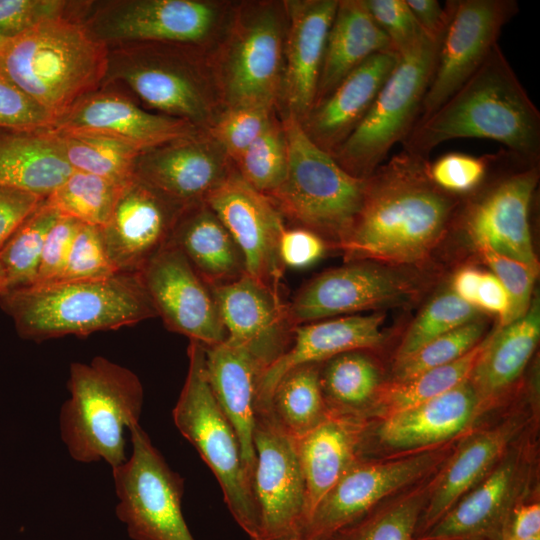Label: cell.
Wrapping results in <instances>:
<instances>
[{
	"mask_svg": "<svg viewBox=\"0 0 540 540\" xmlns=\"http://www.w3.org/2000/svg\"><path fill=\"white\" fill-rule=\"evenodd\" d=\"M428 159L402 150L366 180L361 211L339 246L347 262H424L451 226L460 198L438 188Z\"/></svg>",
	"mask_w": 540,
	"mask_h": 540,
	"instance_id": "6da1fadb",
	"label": "cell"
},
{
	"mask_svg": "<svg viewBox=\"0 0 540 540\" xmlns=\"http://www.w3.org/2000/svg\"><path fill=\"white\" fill-rule=\"evenodd\" d=\"M460 138L499 142L515 158L539 164L540 112L498 44L460 89L416 122L403 150L428 159L439 144Z\"/></svg>",
	"mask_w": 540,
	"mask_h": 540,
	"instance_id": "7a4b0ae2",
	"label": "cell"
},
{
	"mask_svg": "<svg viewBox=\"0 0 540 540\" xmlns=\"http://www.w3.org/2000/svg\"><path fill=\"white\" fill-rule=\"evenodd\" d=\"M0 307L24 339L87 336L157 317L139 273L59 280L6 291Z\"/></svg>",
	"mask_w": 540,
	"mask_h": 540,
	"instance_id": "3957f363",
	"label": "cell"
},
{
	"mask_svg": "<svg viewBox=\"0 0 540 540\" xmlns=\"http://www.w3.org/2000/svg\"><path fill=\"white\" fill-rule=\"evenodd\" d=\"M107 67L108 46L72 18L46 21L0 50V71L55 120L104 85Z\"/></svg>",
	"mask_w": 540,
	"mask_h": 540,
	"instance_id": "277c9868",
	"label": "cell"
},
{
	"mask_svg": "<svg viewBox=\"0 0 540 540\" xmlns=\"http://www.w3.org/2000/svg\"><path fill=\"white\" fill-rule=\"evenodd\" d=\"M70 397L59 413L60 436L80 463L104 461L111 469L124 463L125 431L139 424L143 387L130 369L97 356L70 365Z\"/></svg>",
	"mask_w": 540,
	"mask_h": 540,
	"instance_id": "5b68a950",
	"label": "cell"
},
{
	"mask_svg": "<svg viewBox=\"0 0 540 540\" xmlns=\"http://www.w3.org/2000/svg\"><path fill=\"white\" fill-rule=\"evenodd\" d=\"M105 83L122 87L147 110L201 129H208L218 115L219 93L200 48L169 43L108 46Z\"/></svg>",
	"mask_w": 540,
	"mask_h": 540,
	"instance_id": "8992f818",
	"label": "cell"
},
{
	"mask_svg": "<svg viewBox=\"0 0 540 540\" xmlns=\"http://www.w3.org/2000/svg\"><path fill=\"white\" fill-rule=\"evenodd\" d=\"M282 127L287 171L281 185L268 196L284 217L338 249L361 211L367 180L345 171L310 139L293 114L287 113Z\"/></svg>",
	"mask_w": 540,
	"mask_h": 540,
	"instance_id": "52a82bcc",
	"label": "cell"
},
{
	"mask_svg": "<svg viewBox=\"0 0 540 540\" xmlns=\"http://www.w3.org/2000/svg\"><path fill=\"white\" fill-rule=\"evenodd\" d=\"M187 355L186 379L172 411L174 424L215 475L236 523L251 540H261L252 483L235 430L209 384L205 347L190 341Z\"/></svg>",
	"mask_w": 540,
	"mask_h": 540,
	"instance_id": "ba28073f",
	"label": "cell"
},
{
	"mask_svg": "<svg viewBox=\"0 0 540 540\" xmlns=\"http://www.w3.org/2000/svg\"><path fill=\"white\" fill-rule=\"evenodd\" d=\"M440 43L426 37L399 57L362 121L331 154L349 174L367 179L410 134L421 114Z\"/></svg>",
	"mask_w": 540,
	"mask_h": 540,
	"instance_id": "9c48e42d",
	"label": "cell"
},
{
	"mask_svg": "<svg viewBox=\"0 0 540 540\" xmlns=\"http://www.w3.org/2000/svg\"><path fill=\"white\" fill-rule=\"evenodd\" d=\"M213 77L224 108L271 107L282 92L284 4L255 3L236 13Z\"/></svg>",
	"mask_w": 540,
	"mask_h": 540,
	"instance_id": "30bf717a",
	"label": "cell"
},
{
	"mask_svg": "<svg viewBox=\"0 0 540 540\" xmlns=\"http://www.w3.org/2000/svg\"><path fill=\"white\" fill-rule=\"evenodd\" d=\"M132 452L112 469L117 518L132 540H195L181 509L184 479L173 471L137 424Z\"/></svg>",
	"mask_w": 540,
	"mask_h": 540,
	"instance_id": "8fae6325",
	"label": "cell"
},
{
	"mask_svg": "<svg viewBox=\"0 0 540 540\" xmlns=\"http://www.w3.org/2000/svg\"><path fill=\"white\" fill-rule=\"evenodd\" d=\"M221 16L219 5L204 0H89L82 22L107 46L169 43L201 49Z\"/></svg>",
	"mask_w": 540,
	"mask_h": 540,
	"instance_id": "7c38bea8",
	"label": "cell"
},
{
	"mask_svg": "<svg viewBox=\"0 0 540 540\" xmlns=\"http://www.w3.org/2000/svg\"><path fill=\"white\" fill-rule=\"evenodd\" d=\"M453 449L449 443L386 460L358 459L316 506L302 538L327 540L385 499L434 474Z\"/></svg>",
	"mask_w": 540,
	"mask_h": 540,
	"instance_id": "4fadbf2b",
	"label": "cell"
},
{
	"mask_svg": "<svg viewBox=\"0 0 540 540\" xmlns=\"http://www.w3.org/2000/svg\"><path fill=\"white\" fill-rule=\"evenodd\" d=\"M252 489L261 540L302 537L306 493L296 438L277 420L270 404L255 403Z\"/></svg>",
	"mask_w": 540,
	"mask_h": 540,
	"instance_id": "5bb4252c",
	"label": "cell"
},
{
	"mask_svg": "<svg viewBox=\"0 0 540 540\" xmlns=\"http://www.w3.org/2000/svg\"><path fill=\"white\" fill-rule=\"evenodd\" d=\"M396 268L373 261H352L320 273L287 303L292 325L408 304L419 294V282Z\"/></svg>",
	"mask_w": 540,
	"mask_h": 540,
	"instance_id": "9a60e30c",
	"label": "cell"
},
{
	"mask_svg": "<svg viewBox=\"0 0 540 540\" xmlns=\"http://www.w3.org/2000/svg\"><path fill=\"white\" fill-rule=\"evenodd\" d=\"M448 23L425 94L424 119L436 111L481 67L503 27L519 12L515 0H449Z\"/></svg>",
	"mask_w": 540,
	"mask_h": 540,
	"instance_id": "2e32d148",
	"label": "cell"
},
{
	"mask_svg": "<svg viewBox=\"0 0 540 540\" xmlns=\"http://www.w3.org/2000/svg\"><path fill=\"white\" fill-rule=\"evenodd\" d=\"M539 180V164L522 162L498 178L462 210L461 226L477 247L538 267L530 212Z\"/></svg>",
	"mask_w": 540,
	"mask_h": 540,
	"instance_id": "e0dca14e",
	"label": "cell"
},
{
	"mask_svg": "<svg viewBox=\"0 0 540 540\" xmlns=\"http://www.w3.org/2000/svg\"><path fill=\"white\" fill-rule=\"evenodd\" d=\"M139 274L168 330L205 347L227 339L211 287L174 244L169 242Z\"/></svg>",
	"mask_w": 540,
	"mask_h": 540,
	"instance_id": "ac0fdd59",
	"label": "cell"
},
{
	"mask_svg": "<svg viewBox=\"0 0 540 540\" xmlns=\"http://www.w3.org/2000/svg\"><path fill=\"white\" fill-rule=\"evenodd\" d=\"M205 202L238 245L246 273L279 290L285 269L279 244L286 226L274 201L253 188L234 168Z\"/></svg>",
	"mask_w": 540,
	"mask_h": 540,
	"instance_id": "d6986e66",
	"label": "cell"
},
{
	"mask_svg": "<svg viewBox=\"0 0 540 540\" xmlns=\"http://www.w3.org/2000/svg\"><path fill=\"white\" fill-rule=\"evenodd\" d=\"M211 290L227 332L225 341L246 351L263 372L289 349L295 327L279 290L248 274Z\"/></svg>",
	"mask_w": 540,
	"mask_h": 540,
	"instance_id": "ffe728a7",
	"label": "cell"
},
{
	"mask_svg": "<svg viewBox=\"0 0 540 540\" xmlns=\"http://www.w3.org/2000/svg\"><path fill=\"white\" fill-rule=\"evenodd\" d=\"M231 161L201 129L140 152L134 175L185 208L205 202L233 171Z\"/></svg>",
	"mask_w": 540,
	"mask_h": 540,
	"instance_id": "44dd1931",
	"label": "cell"
},
{
	"mask_svg": "<svg viewBox=\"0 0 540 540\" xmlns=\"http://www.w3.org/2000/svg\"><path fill=\"white\" fill-rule=\"evenodd\" d=\"M183 209L135 175L124 183L109 220L101 227L117 270L139 273L170 242Z\"/></svg>",
	"mask_w": 540,
	"mask_h": 540,
	"instance_id": "7402d4cb",
	"label": "cell"
},
{
	"mask_svg": "<svg viewBox=\"0 0 540 540\" xmlns=\"http://www.w3.org/2000/svg\"><path fill=\"white\" fill-rule=\"evenodd\" d=\"M51 128L108 136L139 152L201 130L185 120L142 108L129 92L111 83L79 99Z\"/></svg>",
	"mask_w": 540,
	"mask_h": 540,
	"instance_id": "603a6c76",
	"label": "cell"
},
{
	"mask_svg": "<svg viewBox=\"0 0 540 540\" xmlns=\"http://www.w3.org/2000/svg\"><path fill=\"white\" fill-rule=\"evenodd\" d=\"M512 444L492 471L423 535L501 540L529 480L528 456L523 445Z\"/></svg>",
	"mask_w": 540,
	"mask_h": 540,
	"instance_id": "cb8c5ba5",
	"label": "cell"
},
{
	"mask_svg": "<svg viewBox=\"0 0 540 540\" xmlns=\"http://www.w3.org/2000/svg\"><path fill=\"white\" fill-rule=\"evenodd\" d=\"M488 406L468 379L439 396L380 419L372 436L381 447L400 453L438 447L468 430Z\"/></svg>",
	"mask_w": 540,
	"mask_h": 540,
	"instance_id": "d4e9b609",
	"label": "cell"
},
{
	"mask_svg": "<svg viewBox=\"0 0 540 540\" xmlns=\"http://www.w3.org/2000/svg\"><path fill=\"white\" fill-rule=\"evenodd\" d=\"M528 418L516 414L475 432L454 447L432 477L429 495L416 536L427 533L466 493L497 465L526 426Z\"/></svg>",
	"mask_w": 540,
	"mask_h": 540,
	"instance_id": "484cf974",
	"label": "cell"
},
{
	"mask_svg": "<svg viewBox=\"0 0 540 540\" xmlns=\"http://www.w3.org/2000/svg\"><path fill=\"white\" fill-rule=\"evenodd\" d=\"M287 27L282 93L288 112L302 121L315 104L327 36L338 0L284 2Z\"/></svg>",
	"mask_w": 540,
	"mask_h": 540,
	"instance_id": "4316f807",
	"label": "cell"
},
{
	"mask_svg": "<svg viewBox=\"0 0 540 540\" xmlns=\"http://www.w3.org/2000/svg\"><path fill=\"white\" fill-rule=\"evenodd\" d=\"M385 315H350L295 326L289 349L259 377L256 403L269 404L281 377L290 369L323 363L341 353L380 347L386 339Z\"/></svg>",
	"mask_w": 540,
	"mask_h": 540,
	"instance_id": "83f0119b",
	"label": "cell"
},
{
	"mask_svg": "<svg viewBox=\"0 0 540 540\" xmlns=\"http://www.w3.org/2000/svg\"><path fill=\"white\" fill-rule=\"evenodd\" d=\"M398 61L393 51L376 53L316 102L300 121L310 139L335 152L362 121Z\"/></svg>",
	"mask_w": 540,
	"mask_h": 540,
	"instance_id": "f1b7e54d",
	"label": "cell"
},
{
	"mask_svg": "<svg viewBox=\"0 0 540 540\" xmlns=\"http://www.w3.org/2000/svg\"><path fill=\"white\" fill-rule=\"evenodd\" d=\"M205 358L212 392L235 430L243 465L252 483L256 463L255 403L263 370L246 351L226 341L205 347Z\"/></svg>",
	"mask_w": 540,
	"mask_h": 540,
	"instance_id": "f546056e",
	"label": "cell"
},
{
	"mask_svg": "<svg viewBox=\"0 0 540 540\" xmlns=\"http://www.w3.org/2000/svg\"><path fill=\"white\" fill-rule=\"evenodd\" d=\"M363 422V418L331 414L307 434L296 438L305 484L306 525L322 498L360 459L358 445Z\"/></svg>",
	"mask_w": 540,
	"mask_h": 540,
	"instance_id": "4dcf8cb0",
	"label": "cell"
},
{
	"mask_svg": "<svg viewBox=\"0 0 540 540\" xmlns=\"http://www.w3.org/2000/svg\"><path fill=\"white\" fill-rule=\"evenodd\" d=\"M170 242L185 255L210 287L235 281L247 274L242 252L206 202L181 211Z\"/></svg>",
	"mask_w": 540,
	"mask_h": 540,
	"instance_id": "1f68e13d",
	"label": "cell"
},
{
	"mask_svg": "<svg viewBox=\"0 0 540 540\" xmlns=\"http://www.w3.org/2000/svg\"><path fill=\"white\" fill-rule=\"evenodd\" d=\"M72 172L51 128L0 127V186L45 198Z\"/></svg>",
	"mask_w": 540,
	"mask_h": 540,
	"instance_id": "d6a6232c",
	"label": "cell"
},
{
	"mask_svg": "<svg viewBox=\"0 0 540 540\" xmlns=\"http://www.w3.org/2000/svg\"><path fill=\"white\" fill-rule=\"evenodd\" d=\"M384 51H393L391 43L363 1L338 0L326 40L315 103L365 60Z\"/></svg>",
	"mask_w": 540,
	"mask_h": 540,
	"instance_id": "836d02e7",
	"label": "cell"
},
{
	"mask_svg": "<svg viewBox=\"0 0 540 540\" xmlns=\"http://www.w3.org/2000/svg\"><path fill=\"white\" fill-rule=\"evenodd\" d=\"M540 337V305L533 297L524 316L490 333L469 380L489 404L520 377Z\"/></svg>",
	"mask_w": 540,
	"mask_h": 540,
	"instance_id": "e575fe53",
	"label": "cell"
},
{
	"mask_svg": "<svg viewBox=\"0 0 540 540\" xmlns=\"http://www.w3.org/2000/svg\"><path fill=\"white\" fill-rule=\"evenodd\" d=\"M365 351H348L321 363L322 393L332 414L364 418L382 387L381 369Z\"/></svg>",
	"mask_w": 540,
	"mask_h": 540,
	"instance_id": "d590c367",
	"label": "cell"
},
{
	"mask_svg": "<svg viewBox=\"0 0 540 540\" xmlns=\"http://www.w3.org/2000/svg\"><path fill=\"white\" fill-rule=\"evenodd\" d=\"M434 474L385 499L327 540H414Z\"/></svg>",
	"mask_w": 540,
	"mask_h": 540,
	"instance_id": "8d00e7d4",
	"label": "cell"
},
{
	"mask_svg": "<svg viewBox=\"0 0 540 540\" xmlns=\"http://www.w3.org/2000/svg\"><path fill=\"white\" fill-rule=\"evenodd\" d=\"M490 333L469 352L448 364L432 368L403 382L382 384L364 419H379L439 396L468 380Z\"/></svg>",
	"mask_w": 540,
	"mask_h": 540,
	"instance_id": "74e56055",
	"label": "cell"
},
{
	"mask_svg": "<svg viewBox=\"0 0 540 540\" xmlns=\"http://www.w3.org/2000/svg\"><path fill=\"white\" fill-rule=\"evenodd\" d=\"M320 369L321 363L290 369L278 381L270 398L275 417L297 439L332 414L322 393Z\"/></svg>",
	"mask_w": 540,
	"mask_h": 540,
	"instance_id": "f35d334b",
	"label": "cell"
},
{
	"mask_svg": "<svg viewBox=\"0 0 540 540\" xmlns=\"http://www.w3.org/2000/svg\"><path fill=\"white\" fill-rule=\"evenodd\" d=\"M65 160L75 171L94 174L117 184L134 176L139 151L108 136L51 128Z\"/></svg>",
	"mask_w": 540,
	"mask_h": 540,
	"instance_id": "ab89813d",
	"label": "cell"
},
{
	"mask_svg": "<svg viewBox=\"0 0 540 540\" xmlns=\"http://www.w3.org/2000/svg\"><path fill=\"white\" fill-rule=\"evenodd\" d=\"M123 184L75 171L44 202L61 216L80 223L103 227L110 218Z\"/></svg>",
	"mask_w": 540,
	"mask_h": 540,
	"instance_id": "60d3db41",
	"label": "cell"
},
{
	"mask_svg": "<svg viewBox=\"0 0 540 540\" xmlns=\"http://www.w3.org/2000/svg\"><path fill=\"white\" fill-rule=\"evenodd\" d=\"M59 216L43 200L1 248L6 291L35 283L46 236Z\"/></svg>",
	"mask_w": 540,
	"mask_h": 540,
	"instance_id": "b9f144b4",
	"label": "cell"
},
{
	"mask_svg": "<svg viewBox=\"0 0 540 540\" xmlns=\"http://www.w3.org/2000/svg\"><path fill=\"white\" fill-rule=\"evenodd\" d=\"M480 317V310L452 291L431 300L407 329L395 355L400 362L435 338Z\"/></svg>",
	"mask_w": 540,
	"mask_h": 540,
	"instance_id": "7bdbcfd3",
	"label": "cell"
},
{
	"mask_svg": "<svg viewBox=\"0 0 540 540\" xmlns=\"http://www.w3.org/2000/svg\"><path fill=\"white\" fill-rule=\"evenodd\" d=\"M237 171L256 190L270 195L283 182L288 164L287 143L282 125L269 127L244 151Z\"/></svg>",
	"mask_w": 540,
	"mask_h": 540,
	"instance_id": "ee69618b",
	"label": "cell"
},
{
	"mask_svg": "<svg viewBox=\"0 0 540 540\" xmlns=\"http://www.w3.org/2000/svg\"><path fill=\"white\" fill-rule=\"evenodd\" d=\"M485 330L486 323L479 317L435 338L408 358L394 363L390 382H403L457 360L483 339Z\"/></svg>",
	"mask_w": 540,
	"mask_h": 540,
	"instance_id": "f6af8a7d",
	"label": "cell"
},
{
	"mask_svg": "<svg viewBox=\"0 0 540 540\" xmlns=\"http://www.w3.org/2000/svg\"><path fill=\"white\" fill-rule=\"evenodd\" d=\"M89 0H0V38L12 40L53 19L82 21Z\"/></svg>",
	"mask_w": 540,
	"mask_h": 540,
	"instance_id": "bcb514c9",
	"label": "cell"
},
{
	"mask_svg": "<svg viewBox=\"0 0 540 540\" xmlns=\"http://www.w3.org/2000/svg\"><path fill=\"white\" fill-rule=\"evenodd\" d=\"M271 107L246 105L227 107L207 131L235 163L272 123Z\"/></svg>",
	"mask_w": 540,
	"mask_h": 540,
	"instance_id": "7dc6e473",
	"label": "cell"
},
{
	"mask_svg": "<svg viewBox=\"0 0 540 540\" xmlns=\"http://www.w3.org/2000/svg\"><path fill=\"white\" fill-rule=\"evenodd\" d=\"M503 152L480 156L449 152L432 162L428 160L427 173L438 188L458 197L482 186L491 166L501 159Z\"/></svg>",
	"mask_w": 540,
	"mask_h": 540,
	"instance_id": "c3c4849f",
	"label": "cell"
},
{
	"mask_svg": "<svg viewBox=\"0 0 540 540\" xmlns=\"http://www.w3.org/2000/svg\"><path fill=\"white\" fill-rule=\"evenodd\" d=\"M478 251L508 294L509 309L498 325L504 327L528 311L539 268L500 255L488 248H480Z\"/></svg>",
	"mask_w": 540,
	"mask_h": 540,
	"instance_id": "681fc988",
	"label": "cell"
},
{
	"mask_svg": "<svg viewBox=\"0 0 540 540\" xmlns=\"http://www.w3.org/2000/svg\"><path fill=\"white\" fill-rule=\"evenodd\" d=\"M117 273L119 271L109 256L101 227L81 223L60 280L102 279Z\"/></svg>",
	"mask_w": 540,
	"mask_h": 540,
	"instance_id": "f907efd6",
	"label": "cell"
},
{
	"mask_svg": "<svg viewBox=\"0 0 540 540\" xmlns=\"http://www.w3.org/2000/svg\"><path fill=\"white\" fill-rule=\"evenodd\" d=\"M362 1L399 57L410 52L428 37L413 16L406 0Z\"/></svg>",
	"mask_w": 540,
	"mask_h": 540,
	"instance_id": "816d5d0a",
	"label": "cell"
},
{
	"mask_svg": "<svg viewBox=\"0 0 540 540\" xmlns=\"http://www.w3.org/2000/svg\"><path fill=\"white\" fill-rule=\"evenodd\" d=\"M54 116L0 71V127L21 130L51 128Z\"/></svg>",
	"mask_w": 540,
	"mask_h": 540,
	"instance_id": "f5cc1de1",
	"label": "cell"
},
{
	"mask_svg": "<svg viewBox=\"0 0 540 540\" xmlns=\"http://www.w3.org/2000/svg\"><path fill=\"white\" fill-rule=\"evenodd\" d=\"M80 225L73 218L59 216L46 236L34 284L50 283L62 278Z\"/></svg>",
	"mask_w": 540,
	"mask_h": 540,
	"instance_id": "db71d44e",
	"label": "cell"
},
{
	"mask_svg": "<svg viewBox=\"0 0 540 540\" xmlns=\"http://www.w3.org/2000/svg\"><path fill=\"white\" fill-rule=\"evenodd\" d=\"M329 244L317 233L303 228L285 229L279 255L284 267L303 269L319 261Z\"/></svg>",
	"mask_w": 540,
	"mask_h": 540,
	"instance_id": "11a10c76",
	"label": "cell"
},
{
	"mask_svg": "<svg viewBox=\"0 0 540 540\" xmlns=\"http://www.w3.org/2000/svg\"><path fill=\"white\" fill-rule=\"evenodd\" d=\"M44 197L0 186V250Z\"/></svg>",
	"mask_w": 540,
	"mask_h": 540,
	"instance_id": "9f6ffc18",
	"label": "cell"
},
{
	"mask_svg": "<svg viewBox=\"0 0 540 540\" xmlns=\"http://www.w3.org/2000/svg\"><path fill=\"white\" fill-rule=\"evenodd\" d=\"M423 32L434 41H441L448 23V11L437 0H406Z\"/></svg>",
	"mask_w": 540,
	"mask_h": 540,
	"instance_id": "6f0895ef",
	"label": "cell"
},
{
	"mask_svg": "<svg viewBox=\"0 0 540 540\" xmlns=\"http://www.w3.org/2000/svg\"><path fill=\"white\" fill-rule=\"evenodd\" d=\"M476 307L496 314L499 323L509 309L508 294L500 280L492 272H482L476 299Z\"/></svg>",
	"mask_w": 540,
	"mask_h": 540,
	"instance_id": "680465c9",
	"label": "cell"
},
{
	"mask_svg": "<svg viewBox=\"0 0 540 540\" xmlns=\"http://www.w3.org/2000/svg\"><path fill=\"white\" fill-rule=\"evenodd\" d=\"M504 535L518 539L540 537L539 502H520L512 511Z\"/></svg>",
	"mask_w": 540,
	"mask_h": 540,
	"instance_id": "91938a15",
	"label": "cell"
},
{
	"mask_svg": "<svg viewBox=\"0 0 540 540\" xmlns=\"http://www.w3.org/2000/svg\"><path fill=\"white\" fill-rule=\"evenodd\" d=\"M481 275L482 271L474 267H464L458 270L453 277L452 292L466 303L476 307Z\"/></svg>",
	"mask_w": 540,
	"mask_h": 540,
	"instance_id": "94428289",
	"label": "cell"
},
{
	"mask_svg": "<svg viewBox=\"0 0 540 540\" xmlns=\"http://www.w3.org/2000/svg\"><path fill=\"white\" fill-rule=\"evenodd\" d=\"M7 290V279H6V274H5V270L3 268V265L0 261V295L3 294L4 292H6Z\"/></svg>",
	"mask_w": 540,
	"mask_h": 540,
	"instance_id": "6125c7cd",
	"label": "cell"
},
{
	"mask_svg": "<svg viewBox=\"0 0 540 540\" xmlns=\"http://www.w3.org/2000/svg\"><path fill=\"white\" fill-rule=\"evenodd\" d=\"M414 540H461V539L440 538V537L422 535V536H416Z\"/></svg>",
	"mask_w": 540,
	"mask_h": 540,
	"instance_id": "be15d7a7",
	"label": "cell"
},
{
	"mask_svg": "<svg viewBox=\"0 0 540 540\" xmlns=\"http://www.w3.org/2000/svg\"><path fill=\"white\" fill-rule=\"evenodd\" d=\"M501 540H540V537L529 538V539H518V538L511 537L509 535H503Z\"/></svg>",
	"mask_w": 540,
	"mask_h": 540,
	"instance_id": "e7e4bbea",
	"label": "cell"
},
{
	"mask_svg": "<svg viewBox=\"0 0 540 540\" xmlns=\"http://www.w3.org/2000/svg\"><path fill=\"white\" fill-rule=\"evenodd\" d=\"M275 540H306L302 537H287V538H281V539H275Z\"/></svg>",
	"mask_w": 540,
	"mask_h": 540,
	"instance_id": "03108f58",
	"label": "cell"
},
{
	"mask_svg": "<svg viewBox=\"0 0 540 540\" xmlns=\"http://www.w3.org/2000/svg\"><path fill=\"white\" fill-rule=\"evenodd\" d=\"M8 41H9V40L0 38V50H1V48H2Z\"/></svg>",
	"mask_w": 540,
	"mask_h": 540,
	"instance_id": "003e7915",
	"label": "cell"
}]
</instances>
